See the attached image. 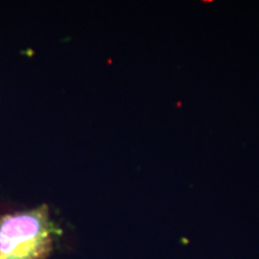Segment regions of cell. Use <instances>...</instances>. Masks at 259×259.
Wrapping results in <instances>:
<instances>
[{"label": "cell", "mask_w": 259, "mask_h": 259, "mask_svg": "<svg viewBox=\"0 0 259 259\" xmlns=\"http://www.w3.org/2000/svg\"><path fill=\"white\" fill-rule=\"evenodd\" d=\"M56 228L47 204L0 216V259H47Z\"/></svg>", "instance_id": "1"}]
</instances>
